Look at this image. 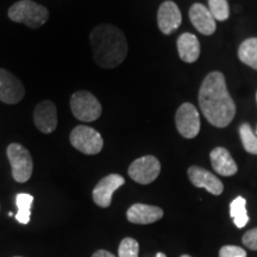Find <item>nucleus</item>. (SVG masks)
<instances>
[{
    "mask_svg": "<svg viewBox=\"0 0 257 257\" xmlns=\"http://www.w3.org/2000/svg\"><path fill=\"white\" fill-rule=\"evenodd\" d=\"M25 95V87L21 80L9 70L0 68V100L5 104H18Z\"/></svg>",
    "mask_w": 257,
    "mask_h": 257,
    "instance_id": "1a4fd4ad",
    "label": "nucleus"
},
{
    "mask_svg": "<svg viewBox=\"0 0 257 257\" xmlns=\"http://www.w3.org/2000/svg\"><path fill=\"white\" fill-rule=\"evenodd\" d=\"M17 257H19V256H17Z\"/></svg>",
    "mask_w": 257,
    "mask_h": 257,
    "instance_id": "c756f323",
    "label": "nucleus"
},
{
    "mask_svg": "<svg viewBox=\"0 0 257 257\" xmlns=\"http://www.w3.org/2000/svg\"><path fill=\"white\" fill-rule=\"evenodd\" d=\"M70 143L76 150L86 155H96L101 152L104 147V140L95 128L78 125L70 133Z\"/></svg>",
    "mask_w": 257,
    "mask_h": 257,
    "instance_id": "423d86ee",
    "label": "nucleus"
},
{
    "mask_svg": "<svg viewBox=\"0 0 257 257\" xmlns=\"http://www.w3.org/2000/svg\"><path fill=\"white\" fill-rule=\"evenodd\" d=\"M256 99H257V93H256Z\"/></svg>",
    "mask_w": 257,
    "mask_h": 257,
    "instance_id": "c85d7f7f",
    "label": "nucleus"
},
{
    "mask_svg": "<svg viewBox=\"0 0 257 257\" xmlns=\"http://www.w3.org/2000/svg\"><path fill=\"white\" fill-rule=\"evenodd\" d=\"M242 242L245 246L251 250H257V227L256 229L249 230L248 232L244 233Z\"/></svg>",
    "mask_w": 257,
    "mask_h": 257,
    "instance_id": "393cba45",
    "label": "nucleus"
},
{
    "mask_svg": "<svg viewBox=\"0 0 257 257\" xmlns=\"http://www.w3.org/2000/svg\"><path fill=\"white\" fill-rule=\"evenodd\" d=\"M89 41L93 49V59L101 68H114L127 55L125 35L114 25L101 24L95 27L89 35Z\"/></svg>",
    "mask_w": 257,
    "mask_h": 257,
    "instance_id": "f03ea898",
    "label": "nucleus"
},
{
    "mask_svg": "<svg viewBox=\"0 0 257 257\" xmlns=\"http://www.w3.org/2000/svg\"><path fill=\"white\" fill-rule=\"evenodd\" d=\"M175 124L179 134L182 137L194 138L200 131V117L194 105L191 102H185L178 108L175 114Z\"/></svg>",
    "mask_w": 257,
    "mask_h": 257,
    "instance_id": "6e6552de",
    "label": "nucleus"
},
{
    "mask_svg": "<svg viewBox=\"0 0 257 257\" xmlns=\"http://www.w3.org/2000/svg\"><path fill=\"white\" fill-rule=\"evenodd\" d=\"M178 51L180 59L187 63L195 62L200 56V43L195 35L185 32L178 38Z\"/></svg>",
    "mask_w": 257,
    "mask_h": 257,
    "instance_id": "f3484780",
    "label": "nucleus"
},
{
    "mask_svg": "<svg viewBox=\"0 0 257 257\" xmlns=\"http://www.w3.org/2000/svg\"><path fill=\"white\" fill-rule=\"evenodd\" d=\"M181 257H192V256H189V255H182Z\"/></svg>",
    "mask_w": 257,
    "mask_h": 257,
    "instance_id": "cd10ccee",
    "label": "nucleus"
},
{
    "mask_svg": "<svg viewBox=\"0 0 257 257\" xmlns=\"http://www.w3.org/2000/svg\"><path fill=\"white\" fill-rule=\"evenodd\" d=\"M161 163L155 156L148 155L135 160L128 167V176L141 185L152 184L159 178Z\"/></svg>",
    "mask_w": 257,
    "mask_h": 257,
    "instance_id": "0eeeda50",
    "label": "nucleus"
},
{
    "mask_svg": "<svg viewBox=\"0 0 257 257\" xmlns=\"http://www.w3.org/2000/svg\"><path fill=\"white\" fill-rule=\"evenodd\" d=\"M125 184V180L119 174H110L102 178L93 189V201L102 208L108 207L112 202V195Z\"/></svg>",
    "mask_w": 257,
    "mask_h": 257,
    "instance_id": "9d476101",
    "label": "nucleus"
},
{
    "mask_svg": "<svg viewBox=\"0 0 257 257\" xmlns=\"http://www.w3.org/2000/svg\"><path fill=\"white\" fill-rule=\"evenodd\" d=\"M239 136L245 152L257 155V136L253 134L251 126L248 123H243L239 126Z\"/></svg>",
    "mask_w": 257,
    "mask_h": 257,
    "instance_id": "412c9836",
    "label": "nucleus"
},
{
    "mask_svg": "<svg viewBox=\"0 0 257 257\" xmlns=\"http://www.w3.org/2000/svg\"><path fill=\"white\" fill-rule=\"evenodd\" d=\"M92 257H117V256H114L113 253L107 251V250H98V251L93 253Z\"/></svg>",
    "mask_w": 257,
    "mask_h": 257,
    "instance_id": "a878e982",
    "label": "nucleus"
},
{
    "mask_svg": "<svg viewBox=\"0 0 257 257\" xmlns=\"http://www.w3.org/2000/svg\"><path fill=\"white\" fill-rule=\"evenodd\" d=\"M210 159L213 169L221 176H232L238 170L229 150L223 147L214 148L210 154Z\"/></svg>",
    "mask_w": 257,
    "mask_h": 257,
    "instance_id": "dca6fc26",
    "label": "nucleus"
},
{
    "mask_svg": "<svg viewBox=\"0 0 257 257\" xmlns=\"http://www.w3.org/2000/svg\"><path fill=\"white\" fill-rule=\"evenodd\" d=\"M230 214L233 223L238 229L245 226L249 223V216L246 212V201L243 197H237L230 204Z\"/></svg>",
    "mask_w": 257,
    "mask_h": 257,
    "instance_id": "6ab92c4d",
    "label": "nucleus"
},
{
    "mask_svg": "<svg viewBox=\"0 0 257 257\" xmlns=\"http://www.w3.org/2000/svg\"><path fill=\"white\" fill-rule=\"evenodd\" d=\"M238 57L246 66L257 70V37L248 38L240 44Z\"/></svg>",
    "mask_w": 257,
    "mask_h": 257,
    "instance_id": "a211bd4d",
    "label": "nucleus"
},
{
    "mask_svg": "<svg viewBox=\"0 0 257 257\" xmlns=\"http://www.w3.org/2000/svg\"><path fill=\"white\" fill-rule=\"evenodd\" d=\"M9 18L16 23L25 24L31 29L41 28L49 19V11L32 0H21L9 10Z\"/></svg>",
    "mask_w": 257,
    "mask_h": 257,
    "instance_id": "7ed1b4c3",
    "label": "nucleus"
},
{
    "mask_svg": "<svg viewBox=\"0 0 257 257\" xmlns=\"http://www.w3.org/2000/svg\"><path fill=\"white\" fill-rule=\"evenodd\" d=\"M208 10L216 21H226L230 16L227 0H208Z\"/></svg>",
    "mask_w": 257,
    "mask_h": 257,
    "instance_id": "4be33fe9",
    "label": "nucleus"
},
{
    "mask_svg": "<svg viewBox=\"0 0 257 257\" xmlns=\"http://www.w3.org/2000/svg\"><path fill=\"white\" fill-rule=\"evenodd\" d=\"M182 15L178 5L174 2H165L160 6L157 12V24L161 32L165 35H170L176 31L181 25Z\"/></svg>",
    "mask_w": 257,
    "mask_h": 257,
    "instance_id": "f8f14e48",
    "label": "nucleus"
},
{
    "mask_svg": "<svg viewBox=\"0 0 257 257\" xmlns=\"http://www.w3.org/2000/svg\"><path fill=\"white\" fill-rule=\"evenodd\" d=\"M34 121L41 133H54L57 126V110L55 104L50 100L41 101L35 107Z\"/></svg>",
    "mask_w": 257,
    "mask_h": 257,
    "instance_id": "9b49d317",
    "label": "nucleus"
},
{
    "mask_svg": "<svg viewBox=\"0 0 257 257\" xmlns=\"http://www.w3.org/2000/svg\"><path fill=\"white\" fill-rule=\"evenodd\" d=\"M156 257H167L165 253L163 252H157V255H156Z\"/></svg>",
    "mask_w": 257,
    "mask_h": 257,
    "instance_id": "bb28decb",
    "label": "nucleus"
},
{
    "mask_svg": "<svg viewBox=\"0 0 257 257\" xmlns=\"http://www.w3.org/2000/svg\"><path fill=\"white\" fill-rule=\"evenodd\" d=\"M200 110L210 124L226 127L236 115V104L226 87L225 76L220 72H212L202 81L199 89Z\"/></svg>",
    "mask_w": 257,
    "mask_h": 257,
    "instance_id": "f257e3e1",
    "label": "nucleus"
},
{
    "mask_svg": "<svg viewBox=\"0 0 257 257\" xmlns=\"http://www.w3.org/2000/svg\"><path fill=\"white\" fill-rule=\"evenodd\" d=\"M17 207L18 213L16 214V219L21 224H29L30 223L31 217V206L34 202V197L28 193H21L17 195Z\"/></svg>",
    "mask_w": 257,
    "mask_h": 257,
    "instance_id": "aec40b11",
    "label": "nucleus"
},
{
    "mask_svg": "<svg viewBox=\"0 0 257 257\" xmlns=\"http://www.w3.org/2000/svg\"><path fill=\"white\" fill-rule=\"evenodd\" d=\"M8 157L12 168V176L19 184H24L31 178L34 170L31 154L22 144L11 143L8 147Z\"/></svg>",
    "mask_w": 257,
    "mask_h": 257,
    "instance_id": "39448f33",
    "label": "nucleus"
},
{
    "mask_svg": "<svg viewBox=\"0 0 257 257\" xmlns=\"http://www.w3.org/2000/svg\"><path fill=\"white\" fill-rule=\"evenodd\" d=\"M188 178L195 187L205 188L213 195H220L224 191V185L216 175L198 166L188 168Z\"/></svg>",
    "mask_w": 257,
    "mask_h": 257,
    "instance_id": "ddd939ff",
    "label": "nucleus"
},
{
    "mask_svg": "<svg viewBox=\"0 0 257 257\" xmlns=\"http://www.w3.org/2000/svg\"><path fill=\"white\" fill-rule=\"evenodd\" d=\"M189 19H191L193 27L205 36L213 35L217 29L216 19L211 15L210 10L199 3L192 5L189 10Z\"/></svg>",
    "mask_w": 257,
    "mask_h": 257,
    "instance_id": "4468645a",
    "label": "nucleus"
},
{
    "mask_svg": "<svg viewBox=\"0 0 257 257\" xmlns=\"http://www.w3.org/2000/svg\"><path fill=\"white\" fill-rule=\"evenodd\" d=\"M219 257H246V251L240 246L225 245L219 250Z\"/></svg>",
    "mask_w": 257,
    "mask_h": 257,
    "instance_id": "b1692460",
    "label": "nucleus"
},
{
    "mask_svg": "<svg viewBox=\"0 0 257 257\" xmlns=\"http://www.w3.org/2000/svg\"><path fill=\"white\" fill-rule=\"evenodd\" d=\"M138 252H140V244L136 239L127 237L120 242L118 249L119 257H138Z\"/></svg>",
    "mask_w": 257,
    "mask_h": 257,
    "instance_id": "5701e85b",
    "label": "nucleus"
},
{
    "mask_svg": "<svg viewBox=\"0 0 257 257\" xmlns=\"http://www.w3.org/2000/svg\"><path fill=\"white\" fill-rule=\"evenodd\" d=\"M70 110L81 121H94L101 115L102 107L98 99L87 91L75 92L70 98Z\"/></svg>",
    "mask_w": 257,
    "mask_h": 257,
    "instance_id": "20e7f679",
    "label": "nucleus"
},
{
    "mask_svg": "<svg viewBox=\"0 0 257 257\" xmlns=\"http://www.w3.org/2000/svg\"><path fill=\"white\" fill-rule=\"evenodd\" d=\"M127 220L134 224H152L163 217L162 208L146 204H135L126 212Z\"/></svg>",
    "mask_w": 257,
    "mask_h": 257,
    "instance_id": "2eb2a0df",
    "label": "nucleus"
}]
</instances>
